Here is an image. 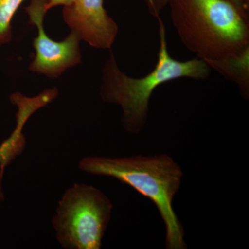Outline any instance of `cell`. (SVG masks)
Listing matches in <instances>:
<instances>
[{
	"label": "cell",
	"mask_w": 249,
	"mask_h": 249,
	"mask_svg": "<svg viewBox=\"0 0 249 249\" xmlns=\"http://www.w3.org/2000/svg\"><path fill=\"white\" fill-rule=\"evenodd\" d=\"M170 19L184 47L217 71L249 58V18L229 0H169Z\"/></svg>",
	"instance_id": "obj_1"
},
{
	"label": "cell",
	"mask_w": 249,
	"mask_h": 249,
	"mask_svg": "<svg viewBox=\"0 0 249 249\" xmlns=\"http://www.w3.org/2000/svg\"><path fill=\"white\" fill-rule=\"evenodd\" d=\"M78 168L89 175L116 178L148 198L164 222L166 249H187L184 229L173 206L174 197L181 187L183 172L170 156L114 158L90 156L80 160Z\"/></svg>",
	"instance_id": "obj_2"
},
{
	"label": "cell",
	"mask_w": 249,
	"mask_h": 249,
	"mask_svg": "<svg viewBox=\"0 0 249 249\" xmlns=\"http://www.w3.org/2000/svg\"><path fill=\"white\" fill-rule=\"evenodd\" d=\"M157 18L160 24V50L157 64L150 73L139 78L127 76L118 66L112 52L103 67L100 96L105 103L120 106L123 126L131 134H138L145 127L150 97L156 88L181 78L206 80L211 73V68L201 59L182 62L172 58L164 24L160 17Z\"/></svg>",
	"instance_id": "obj_3"
},
{
	"label": "cell",
	"mask_w": 249,
	"mask_h": 249,
	"mask_svg": "<svg viewBox=\"0 0 249 249\" xmlns=\"http://www.w3.org/2000/svg\"><path fill=\"white\" fill-rule=\"evenodd\" d=\"M113 204L101 190L76 183L58 201L52 219L55 238L65 249H100Z\"/></svg>",
	"instance_id": "obj_4"
},
{
	"label": "cell",
	"mask_w": 249,
	"mask_h": 249,
	"mask_svg": "<svg viewBox=\"0 0 249 249\" xmlns=\"http://www.w3.org/2000/svg\"><path fill=\"white\" fill-rule=\"evenodd\" d=\"M47 0H31L26 8L31 24L37 28V35L33 46L36 55L29 66V71L55 79L69 69L81 62L79 35L71 31L70 35L62 41L51 38L44 29V18Z\"/></svg>",
	"instance_id": "obj_5"
},
{
	"label": "cell",
	"mask_w": 249,
	"mask_h": 249,
	"mask_svg": "<svg viewBox=\"0 0 249 249\" xmlns=\"http://www.w3.org/2000/svg\"><path fill=\"white\" fill-rule=\"evenodd\" d=\"M62 18L71 31L93 48L110 49L119 27L104 8V0H73L65 6Z\"/></svg>",
	"instance_id": "obj_6"
},
{
	"label": "cell",
	"mask_w": 249,
	"mask_h": 249,
	"mask_svg": "<svg viewBox=\"0 0 249 249\" xmlns=\"http://www.w3.org/2000/svg\"><path fill=\"white\" fill-rule=\"evenodd\" d=\"M58 96L56 88L44 90L34 97H28L19 92L10 96L11 103L18 108L16 113V127L10 137L0 145V170L3 173L5 168L22 155L26 146V139L22 129L31 116L41 108L53 102Z\"/></svg>",
	"instance_id": "obj_7"
},
{
	"label": "cell",
	"mask_w": 249,
	"mask_h": 249,
	"mask_svg": "<svg viewBox=\"0 0 249 249\" xmlns=\"http://www.w3.org/2000/svg\"><path fill=\"white\" fill-rule=\"evenodd\" d=\"M25 0H0V47L12 40L13 18Z\"/></svg>",
	"instance_id": "obj_8"
},
{
	"label": "cell",
	"mask_w": 249,
	"mask_h": 249,
	"mask_svg": "<svg viewBox=\"0 0 249 249\" xmlns=\"http://www.w3.org/2000/svg\"><path fill=\"white\" fill-rule=\"evenodd\" d=\"M229 1H231L242 14L249 18V10L246 8L243 0H229ZM168 2L169 0H145L149 14L155 18L160 17V13L168 6Z\"/></svg>",
	"instance_id": "obj_9"
},
{
	"label": "cell",
	"mask_w": 249,
	"mask_h": 249,
	"mask_svg": "<svg viewBox=\"0 0 249 249\" xmlns=\"http://www.w3.org/2000/svg\"><path fill=\"white\" fill-rule=\"evenodd\" d=\"M72 1L73 0H47L45 5L46 11H48L55 6H62L65 7L71 4Z\"/></svg>",
	"instance_id": "obj_10"
},
{
	"label": "cell",
	"mask_w": 249,
	"mask_h": 249,
	"mask_svg": "<svg viewBox=\"0 0 249 249\" xmlns=\"http://www.w3.org/2000/svg\"><path fill=\"white\" fill-rule=\"evenodd\" d=\"M5 195L3 190L2 184H1V178H0V202L4 200Z\"/></svg>",
	"instance_id": "obj_11"
},
{
	"label": "cell",
	"mask_w": 249,
	"mask_h": 249,
	"mask_svg": "<svg viewBox=\"0 0 249 249\" xmlns=\"http://www.w3.org/2000/svg\"><path fill=\"white\" fill-rule=\"evenodd\" d=\"M244 4H245L246 8L249 10V0H243Z\"/></svg>",
	"instance_id": "obj_12"
}]
</instances>
